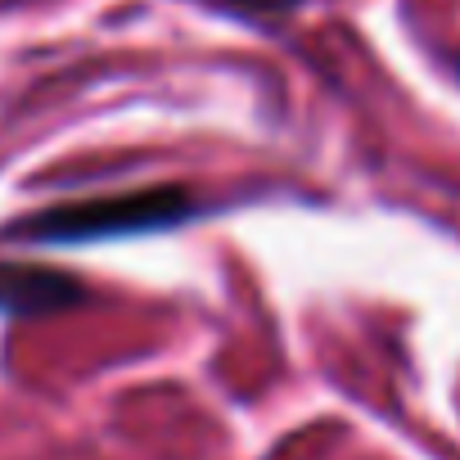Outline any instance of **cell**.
I'll list each match as a JSON object with an SVG mask.
<instances>
[{
  "instance_id": "7a4b0ae2",
  "label": "cell",
  "mask_w": 460,
  "mask_h": 460,
  "mask_svg": "<svg viewBox=\"0 0 460 460\" xmlns=\"http://www.w3.org/2000/svg\"><path fill=\"white\" fill-rule=\"evenodd\" d=\"M86 303V285L37 262H0V316H50Z\"/></svg>"
},
{
  "instance_id": "6da1fadb",
  "label": "cell",
  "mask_w": 460,
  "mask_h": 460,
  "mask_svg": "<svg viewBox=\"0 0 460 460\" xmlns=\"http://www.w3.org/2000/svg\"><path fill=\"white\" fill-rule=\"evenodd\" d=\"M203 212V199L185 185H149L82 203H59L37 217H23L10 226V240L23 244H95V240H127V235H154V230L185 226Z\"/></svg>"
},
{
  "instance_id": "3957f363",
  "label": "cell",
  "mask_w": 460,
  "mask_h": 460,
  "mask_svg": "<svg viewBox=\"0 0 460 460\" xmlns=\"http://www.w3.org/2000/svg\"><path fill=\"white\" fill-rule=\"evenodd\" d=\"M226 5H235L244 14H289V10L303 5V0H226Z\"/></svg>"
}]
</instances>
